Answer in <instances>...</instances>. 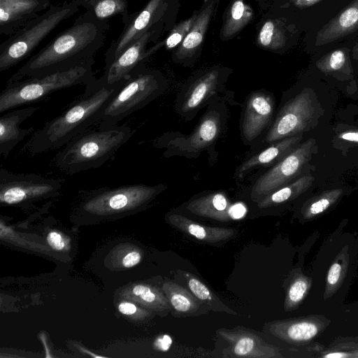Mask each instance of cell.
<instances>
[{
	"label": "cell",
	"mask_w": 358,
	"mask_h": 358,
	"mask_svg": "<svg viewBox=\"0 0 358 358\" xmlns=\"http://www.w3.org/2000/svg\"><path fill=\"white\" fill-rule=\"evenodd\" d=\"M344 194L343 189L337 188L323 192L310 198L304 203L301 213L306 220L315 218L336 203Z\"/></svg>",
	"instance_id": "83f0119b"
},
{
	"label": "cell",
	"mask_w": 358,
	"mask_h": 358,
	"mask_svg": "<svg viewBox=\"0 0 358 358\" xmlns=\"http://www.w3.org/2000/svg\"><path fill=\"white\" fill-rule=\"evenodd\" d=\"M182 273L187 281L189 290L199 300L206 301L212 308H214L215 310H216L215 307H217L220 310L225 311L221 306L215 303L221 302L199 278L189 272L182 271Z\"/></svg>",
	"instance_id": "e575fe53"
},
{
	"label": "cell",
	"mask_w": 358,
	"mask_h": 358,
	"mask_svg": "<svg viewBox=\"0 0 358 358\" xmlns=\"http://www.w3.org/2000/svg\"><path fill=\"white\" fill-rule=\"evenodd\" d=\"M314 178L305 175L289 183L261 199L257 206L266 208L294 199L306 192L313 184Z\"/></svg>",
	"instance_id": "484cf974"
},
{
	"label": "cell",
	"mask_w": 358,
	"mask_h": 358,
	"mask_svg": "<svg viewBox=\"0 0 358 358\" xmlns=\"http://www.w3.org/2000/svg\"><path fill=\"white\" fill-rule=\"evenodd\" d=\"M127 78L108 85L99 77L85 86L84 93L67 109L34 131L24 149L31 155L59 149L92 125L98 124L105 108Z\"/></svg>",
	"instance_id": "7a4b0ae2"
},
{
	"label": "cell",
	"mask_w": 358,
	"mask_h": 358,
	"mask_svg": "<svg viewBox=\"0 0 358 358\" xmlns=\"http://www.w3.org/2000/svg\"><path fill=\"white\" fill-rule=\"evenodd\" d=\"M132 292L145 303L156 310H164L171 308L167 297L158 289H155L150 286L137 285L134 287Z\"/></svg>",
	"instance_id": "836d02e7"
},
{
	"label": "cell",
	"mask_w": 358,
	"mask_h": 358,
	"mask_svg": "<svg viewBox=\"0 0 358 358\" xmlns=\"http://www.w3.org/2000/svg\"><path fill=\"white\" fill-rule=\"evenodd\" d=\"M38 109L29 106L13 108L0 117V155L6 159L14 148L35 131L34 127L20 128V124Z\"/></svg>",
	"instance_id": "d6986e66"
},
{
	"label": "cell",
	"mask_w": 358,
	"mask_h": 358,
	"mask_svg": "<svg viewBox=\"0 0 358 358\" xmlns=\"http://www.w3.org/2000/svg\"><path fill=\"white\" fill-rule=\"evenodd\" d=\"M338 138L342 140L358 143V130H349L341 133Z\"/></svg>",
	"instance_id": "60d3db41"
},
{
	"label": "cell",
	"mask_w": 358,
	"mask_h": 358,
	"mask_svg": "<svg viewBox=\"0 0 358 358\" xmlns=\"http://www.w3.org/2000/svg\"><path fill=\"white\" fill-rule=\"evenodd\" d=\"M187 208L195 215L222 222L240 219L246 212L243 204H231L226 194L221 192L194 199Z\"/></svg>",
	"instance_id": "44dd1931"
},
{
	"label": "cell",
	"mask_w": 358,
	"mask_h": 358,
	"mask_svg": "<svg viewBox=\"0 0 358 358\" xmlns=\"http://www.w3.org/2000/svg\"><path fill=\"white\" fill-rule=\"evenodd\" d=\"M172 344V339L169 335H162L157 338L155 341L154 347L155 349L166 352L169 350Z\"/></svg>",
	"instance_id": "f35d334b"
},
{
	"label": "cell",
	"mask_w": 358,
	"mask_h": 358,
	"mask_svg": "<svg viewBox=\"0 0 358 358\" xmlns=\"http://www.w3.org/2000/svg\"><path fill=\"white\" fill-rule=\"evenodd\" d=\"M125 125L89 129L72 138L57 152L54 165L70 175L103 166L133 134Z\"/></svg>",
	"instance_id": "3957f363"
},
{
	"label": "cell",
	"mask_w": 358,
	"mask_h": 358,
	"mask_svg": "<svg viewBox=\"0 0 358 358\" xmlns=\"http://www.w3.org/2000/svg\"><path fill=\"white\" fill-rule=\"evenodd\" d=\"M274 110L273 97L255 92L248 99L242 123V134L248 141L257 138L268 124Z\"/></svg>",
	"instance_id": "ac0fdd59"
},
{
	"label": "cell",
	"mask_w": 358,
	"mask_h": 358,
	"mask_svg": "<svg viewBox=\"0 0 358 358\" xmlns=\"http://www.w3.org/2000/svg\"><path fill=\"white\" fill-rule=\"evenodd\" d=\"M163 188L161 185L148 186L143 184L100 188L90 192L82 208L98 214L135 210L153 199Z\"/></svg>",
	"instance_id": "52a82bcc"
},
{
	"label": "cell",
	"mask_w": 358,
	"mask_h": 358,
	"mask_svg": "<svg viewBox=\"0 0 358 358\" xmlns=\"http://www.w3.org/2000/svg\"><path fill=\"white\" fill-rule=\"evenodd\" d=\"M91 1H92V0H79L80 6H83L84 5H85L86 3H89Z\"/></svg>",
	"instance_id": "f6af8a7d"
},
{
	"label": "cell",
	"mask_w": 358,
	"mask_h": 358,
	"mask_svg": "<svg viewBox=\"0 0 358 358\" xmlns=\"http://www.w3.org/2000/svg\"><path fill=\"white\" fill-rule=\"evenodd\" d=\"M258 45L268 50H278L285 43L284 29L276 20H266L257 36Z\"/></svg>",
	"instance_id": "4dcf8cb0"
},
{
	"label": "cell",
	"mask_w": 358,
	"mask_h": 358,
	"mask_svg": "<svg viewBox=\"0 0 358 358\" xmlns=\"http://www.w3.org/2000/svg\"><path fill=\"white\" fill-rule=\"evenodd\" d=\"M79 0L52 5L36 18L27 22L0 45V71L8 70L29 59L41 42L64 20L76 13Z\"/></svg>",
	"instance_id": "5b68a950"
},
{
	"label": "cell",
	"mask_w": 358,
	"mask_h": 358,
	"mask_svg": "<svg viewBox=\"0 0 358 358\" xmlns=\"http://www.w3.org/2000/svg\"><path fill=\"white\" fill-rule=\"evenodd\" d=\"M108 21L96 19L86 10L69 27L57 34L8 80H20L64 71L89 62L103 46Z\"/></svg>",
	"instance_id": "6da1fadb"
},
{
	"label": "cell",
	"mask_w": 358,
	"mask_h": 358,
	"mask_svg": "<svg viewBox=\"0 0 358 358\" xmlns=\"http://www.w3.org/2000/svg\"><path fill=\"white\" fill-rule=\"evenodd\" d=\"M348 55L343 50H335L329 52L316 62V66L324 73L345 71L351 73Z\"/></svg>",
	"instance_id": "d6a6232c"
},
{
	"label": "cell",
	"mask_w": 358,
	"mask_h": 358,
	"mask_svg": "<svg viewBox=\"0 0 358 358\" xmlns=\"http://www.w3.org/2000/svg\"><path fill=\"white\" fill-rule=\"evenodd\" d=\"M329 320L322 315L275 320L266 324L269 332L276 338L292 344L311 341L328 325Z\"/></svg>",
	"instance_id": "5bb4252c"
},
{
	"label": "cell",
	"mask_w": 358,
	"mask_h": 358,
	"mask_svg": "<svg viewBox=\"0 0 358 358\" xmlns=\"http://www.w3.org/2000/svg\"><path fill=\"white\" fill-rule=\"evenodd\" d=\"M349 264L348 252H340L331 264L326 278L324 299L331 297L341 287L346 275Z\"/></svg>",
	"instance_id": "f546056e"
},
{
	"label": "cell",
	"mask_w": 358,
	"mask_h": 358,
	"mask_svg": "<svg viewBox=\"0 0 358 358\" xmlns=\"http://www.w3.org/2000/svg\"><path fill=\"white\" fill-rule=\"evenodd\" d=\"M221 131L220 115L214 110L207 113L200 120L194 131L187 138H178L168 141L166 146L176 148L182 154H199L215 143Z\"/></svg>",
	"instance_id": "e0dca14e"
},
{
	"label": "cell",
	"mask_w": 358,
	"mask_h": 358,
	"mask_svg": "<svg viewBox=\"0 0 358 358\" xmlns=\"http://www.w3.org/2000/svg\"><path fill=\"white\" fill-rule=\"evenodd\" d=\"M47 241L50 246L56 250H62L65 246L62 236L56 231L49 233L47 237Z\"/></svg>",
	"instance_id": "74e56055"
},
{
	"label": "cell",
	"mask_w": 358,
	"mask_h": 358,
	"mask_svg": "<svg viewBox=\"0 0 358 358\" xmlns=\"http://www.w3.org/2000/svg\"><path fill=\"white\" fill-rule=\"evenodd\" d=\"M94 64L89 62L64 71L7 82L0 94V113L39 101L59 90L90 84L96 79L92 71Z\"/></svg>",
	"instance_id": "277c9868"
},
{
	"label": "cell",
	"mask_w": 358,
	"mask_h": 358,
	"mask_svg": "<svg viewBox=\"0 0 358 358\" xmlns=\"http://www.w3.org/2000/svg\"><path fill=\"white\" fill-rule=\"evenodd\" d=\"M358 29V0H354L317 34L315 45L336 41Z\"/></svg>",
	"instance_id": "7402d4cb"
},
{
	"label": "cell",
	"mask_w": 358,
	"mask_h": 358,
	"mask_svg": "<svg viewBox=\"0 0 358 358\" xmlns=\"http://www.w3.org/2000/svg\"><path fill=\"white\" fill-rule=\"evenodd\" d=\"M313 94L311 90L305 89L285 104L266 135L267 143H273L309 129L317 111Z\"/></svg>",
	"instance_id": "9c48e42d"
},
{
	"label": "cell",
	"mask_w": 358,
	"mask_h": 358,
	"mask_svg": "<svg viewBox=\"0 0 358 358\" xmlns=\"http://www.w3.org/2000/svg\"><path fill=\"white\" fill-rule=\"evenodd\" d=\"M315 145L314 138L307 140L261 176L252 189V199L255 201L262 199L276 189L289 184L308 162Z\"/></svg>",
	"instance_id": "8fae6325"
},
{
	"label": "cell",
	"mask_w": 358,
	"mask_h": 358,
	"mask_svg": "<svg viewBox=\"0 0 358 358\" xmlns=\"http://www.w3.org/2000/svg\"><path fill=\"white\" fill-rule=\"evenodd\" d=\"M301 139L302 133H300L272 143L271 146L242 164L237 171L238 176L254 167L278 162L297 147Z\"/></svg>",
	"instance_id": "cb8c5ba5"
},
{
	"label": "cell",
	"mask_w": 358,
	"mask_h": 358,
	"mask_svg": "<svg viewBox=\"0 0 358 358\" xmlns=\"http://www.w3.org/2000/svg\"><path fill=\"white\" fill-rule=\"evenodd\" d=\"M168 220L176 229L204 242L216 243L227 241L235 234V231L232 228L207 227L178 214L169 215Z\"/></svg>",
	"instance_id": "603a6c76"
},
{
	"label": "cell",
	"mask_w": 358,
	"mask_h": 358,
	"mask_svg": "<svg viewBox=\"0 0 358 358\" xmlns=\"http://www.w3.org/2000/svg\"><path fill=\"white\" fill-rule=\"evenodd\" d=\"M118 309L120 312L124 315H133L137 310L136 306L134 304L129 302L120 303L118 306Z\"/></svg>",
	"instance_id": "b9f144b4"
},
{
	"label": "cell",
	"mask_w": 358,
	"mask_h": 358,
	"mask_svg": "<svg viewBox=\"0 0 358 358\" xmlns=\"http://www.w3.org/2000/svg\"><path fill=\"white\" fill-rule=\"evenodd\" d=\"M198 13L199 10L194 11L191 17L181 21L172 29L164 41V45L167 50H173L180 45L189 32Z\"/></svg>",
	"instance_id": "8d00e7d4"
},
{
	"label": "cell",
	"mask_w": 358,
	"mask_h": 358,
	"mask_svg": "<svg viewBox=\"0 0 358 358\" xmlns=\"http://www.w3.org/2000/svg\"><path fill=\"white\" fill-rule=\"evenodd\" d=\"M44 1H50V0H44Z\"/></svg>",
	"instance_id": "bcb514c9"
},
{
	"label": "cell",
	"mask_w": 358,
	"mask_h": 358,
	"mask_svg": "<svg viewBox=\"0 0 358 358\" xmlns=\"http://www.w3.org/2000/svg\"><path fill=\"white\" fill-rule=\"evenodd\" d=\"M50 5L44 0H0V34L13 35Z\"/></svg>",
	"instance_id": "9a60e30c"
},
{
	"label": "cell",
	"mask_w": 358,
	"mask_h": 358,
	"mask_svg": "<svg viewBox=\"0 0 358 358\" xmlns=\"http://www.w3.org/2000/svg\"><path fill=\"white\" fill-rule=\"evenodd\" d=\"M320 357L325 358H356L358 357V341L348 338L334 342Z\"/></svg>",
	"instance_id": "d590c367"
},
{
	"label": "cell",
	"mask_w": 358,
	"mask_h": 358,
	"mask_svg": "<svg viewBox=\"0 0 358 358\" xmlns=\"http://www.w3.org/2000/svg\"><path fill=\"white\" fill-rule=\"evenodd\" d=\"M163 290L171 306L178 313H192L200 307L199 299L177 283L168 281L164 284Z\"/></svg>",
	"instance_id": "4316f807"
},
{
	"label": "cell",
	"mask_w": 358,
	"mask_h": 358,
	"mask_svg": "<svg viewBox=\"0 0 358 358\" xmlns=\"http://www.w3.org/2000/svg\"><path fill=\"white\" fill-rule=\"evenodd\" d=\"M217 334L229 343L222 357L279 358V349L264 341L255 333L243 327L219 329Z\"/></svg>",
	"instance_id": "4fadbf2b"
},
{
	"label": "cell",
	"mask_w": 358,
	"mask_h": 358,
	"mask_svg": "<svg viewBox=\"0 0 358 358\" xmlns=\"http://www.w3.org/2000/svg\"><path fill=\"white\" fill-rule=\"evenodd\" d=\"M141 255L138 252L128 253L122 259V264L126 268H131L140 262Z\"/></svg>",
	"instance_id": "ab89813d"
},
{
	"label": "cell",
	"mask_w": 358,
	"mask_h": 358,
	"mask_svg": "<svg viewBox=\"0 0 358 358\" xmlns=\"http://www.w3.org/2000/svg\"><path fill=\"white\" fill-rule=\"evenodd\" d=\"M353 57L355 59H358V44L353 48Z\"/></svg>",
	"instance_id": "ee69618b"
},
{
	"label": "cell",
	"mask_w": 358,
	"mask_h": 358,
	"mask_svg": "<svg viewBox=\"0 0 358 358\" xmlns=\"http://www.w3.org/2000/svg\"><path fill=\"white\" fill-rule=\"evenodd\" d=\"M64 180L36 173H15L0 169V201L3 204H23L56 196Z\"/></svg>",
	"instance_id": "ba28073f"
},
{
	"label": "cell",
	"mask_w": 358,
	"mask_h": 358,
	"mask_svg": "<svg viewBox=\"0 0 358 358\" xmlns=\"http://www.w3.org/2000/svg\"><path fill=\"white\" fill-rule=\"evenodd\" d=\"M312 280L303 273L296 274L290 282L286 293L284 308L286 311L296 309L308 294Z\"/></svg>",
	"instance_id": "1f68e13d"
},
{
	"label": "cell",
	"mask_w": 358,
	"mask_h": 358,
	"mask_svg": "<svg viewBox=\"0 0 358 358\" xmlns=\"http://www.w3.org/2000/svg\"><path fill=\"white\" fill-rule=\"evenodd\" d=\"M226 69L213 67L201 73L192 82L182 96L180 111L188 115L199 109L221 87Z\"/></svg>",
	"instance_id": "2e32d148"
},
{
	"label": "cell",
	"mask_w": 358,
	"mask_h": 358,
	"mask_svg": "<svg viewBox=\"0 0 358 358\" xmlns=\"http://www.w3.org/2000/svg\"><path fill=\"white\" fill-rule=\"evenodd\" d=\"M295 5L299 7H305L313 5L320 0H293Z\"/></svg>",
	"instance_id": "7bdbcfd3"
},
{
	"label": "cell",
	"mask_w": 358,
	"mask_h": 358,
	"mask_svg": "<svg viewBox=\"0 0 358 358\" xmlns=\"http://www.w3.org/2000/svg\"><path fill=\"white\" fill-rule=\"evenodd\" d=\"M253 16V10L245 0H231L224 15L220 38L227 41L235 36L249 24Z\"/></svg>",
	"instance_id": "d4e9b609"
},
{
	"label": "cell",
	"mask_w": 358,
	"mask_h": 358,
	"mask_svg": "<svg viewBox=\"0 0 358 358\" xmlns=\"http://www.w3.org/2000/svg\"><path fill=\"white\" fill-rule=\"evenodd\" d=\"M155 24L136 41L122 51L112 62L105 65L101 78L108 85L127 78L137 67L145 63L148 57L159 47V44L147 48L149 43L157 39L160 33L161 23Z\"/></svg>",
	"instance_id": "7c38bea8"
},
{
	"label": "cell",
	"mask_w": 358,
	"mask_h": 358,
	"mask_svg": "<svg viewBox=\"0 0 358 358\" xmlns=\"http://www.w3.org/2000/svg\"><path fill=\"white\" fill-rule=\"evenodd\" d=\"M172 3L173 0H149L141 10L129 14L123 22L122 32L105 53V65L112 62L151 27L164 21Z\"/></svg>",
	"instance_id": "30bf717a"
},
{
	"label": "cell",
	"mask_w": 358,
	"mask_h": 358,
	"mask_svg": "<svg viewBox=\"0 0 358 358\" xmlns=\"http://www.w3.org/2000/svg\"><path fill=\"white\" fill-rule=\"evenodd\" d=\"M220 0H203L194 22L173 55L176 62H185L200 51L210 21L215 14Z\"/></svg>",
	"instance_id": "ffe728a7"
},
{
	"label": "cell",
	"mask_w": 358,
	"mask_h": 358,
	"mask_svg": "<svg viewBox=\"0 0 358 358\" xmlns=\"http://www.w3.org/2000/svg\"><path fill=\"white\" fill-rule=\"evenodd\" d=\"M165 87L161 73L146 68L137 67L103 111L99 127L117 125L133 113L141 109L162 94Z\"/></svg>",
	"instance_id": "8992f818"
},
{
	"label": "cell",
	"mask_w": 358,
	"mask_h": 358,
	"mask_svg": "<svg viewBox=\"0 0 358 358\" xmlns=\"http://www.w3.org/2000/svg\"><path fill=\"white\" fill-rule=\"evenodd\" d=\"M83 7L101 21H108L110 17L120 15L123 22L129 15L127 0H92Z\"/></svg>",
	"instance_id": "f1b7e54d"
}]
</instances>
